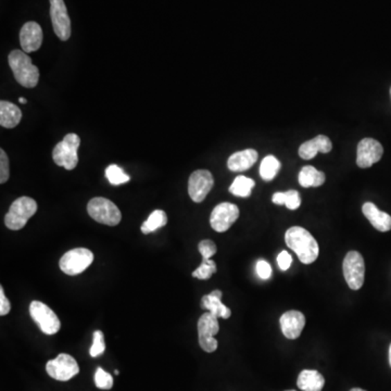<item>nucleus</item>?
Returning <instances> with one entry per match:
<instances>
[{"label": "nucleus", "instance_id": "nucleus-38", "mask_svg": "<svg viewBox=\"0 0 391 391\" xmlns=\"http://www.w3.org/2000/svg\"><path fill=\"white\" fill-rule=\"evenodd\" d=\"M389 364H390L391 366V345L390 347H389Z\"/></svg>", "mask_w": 391, "mask_h": 391}, {"label": "nucleus", "instance_id": "nucleus-34", "mask_svg": "<svg viewBox=\"0 0 391 391\" xmlns=\"http://www.w3.org/2000/svg\"><path fill=\"white\" fill-rule=\"evenodd\" d=\"M257 274L261 279H268L272 276V268L266 261L259 260L257 262Z\"/></svg>", "mask_w": 391, "mask_h": 391}, {"label": "nucleus", "instance_id": "nucleus-31", "mask_svg": "<svg viewBox=\"0 0 391 391\" xmlns=\"http://www.w3.org/2000/svg\"><path fill=\"white\" fill-rule=\"evenodd\" d=\"M105 350V336L101 331H96L93 335V345L89 349V354L93 358L101 356Z\"/></svg>", "mask_w": 391, "mask_h": 391}, {"label": "nucleus", "instance_id": "nucleus-39", "mask_svg": "<svg viewBox=\"0 0 391 391\" xmlns=\"http://www.w3.org/2000/svg\"><path fill=\"white\" fill-rule=\"evenodd\" d=\"M350 391H366V390H364V389H361V388H354L351 389V390Z\"/></svg>", "mask_w": 391, "mask_h": 391}, {"label": "nucleus", "instance_id": "nucleus-21", "mask_svg": "<svg viewBox=\"0 0 391 391\" xmlns=\"http://www.w3.org/2000/svg\"><path fill=\"white\" fill-rule=\"evenodd\" d=\"M325 379L320 372L314 370H304L299 374L297 386L302 391H322Z\"/></svg>", "mask_w": 391, "mask_h": 391}, {"label": "nucleus", "instance_id": "nucleus-1", "mask_svg": "<svg viewBox=\"0 0 391 391\" xmlns=\"http://www.w3.org/2000/svg\"><path fill=\"white\" fill-rule=\"evenodd\" d=\"M285 241L304 264L313 263L319 258V243L306 228L301 226L289 228L285 234Z\"/></svg>", "mask_w": 391, "mask_h": 391}, {"label": "nucleus", "instance_id": "nucleus-11", "mask_svg": "<svg viewBox=\"0 0 391 391\" xmlns=\"http://www.w3.org/2000/svg\"><path fill=\"white\" fill-rule=\"evenodd\" d=\"M239 218L238 207L231 202L220 203L212 211L210 216L211 227L218 233L228 231Z\"/></svg>", "mask_w": 391, "mask_h": 391}, {"label": "nucleus", "instance_id": "nucleus-40", "mask_svg": "<svg viewBox=\"0 0 391 391\" xmlns=\"http://www.w3.org/2000/svg\"><path fill=\"white\" fill-rule=\"evenodd\" d=\"M114 374H116V375H119V374H120V372H119L118 370H116V371H114Z\"/></svg>", "mask_w": 391, "mask_h": 391}, {"label": "nucleus", "instance_id": "nucleus-20", "mask_svg": "<svg viewBox=\"0 0 391 391\" xmlns=\"http://www.w3.org/2000/svg\"><path fill=\"white\" fill-rule=\"evenodd\" d=\"M258 153L254 149H245L232 155L227 161V166L232 172H245L254 166L258 160Z\"/></svg>", "mask_w": 391, "mask_h": 391}, {"label": "nucleus", "instance_id": "nucleus-5", "mask_svg": "<svg viewBox=\"0 0 391 391\" xmlns=\"http://www.w3.org/2000/svg\"><path fill=\"white\" fill-rule=\"evenodd\" d=\"M87 212L93 220L103 225L116 226L122 220L120 209L112 201L101 197L88 202Z\"/></svg>", "mask_w": 391, "mask_h": 391}, {"label": "nucleus", "instance_id": "nucleus-27", "mask_svg": "<svg viewBox=\"0 0 391 391\" xmlns=\"http://www.w3.org/2000/svg\"><path fill=\"white\" fill-rule=\"evenodd\" d=\"M272 201L277 206H286L289 210H297L301 206V197L297 191L275 193Z\"/></svg>", "mask_w": 391, "mask_h": 391}, {"label": "nucleus", "instance_id": "nucleus-22", "mask_svg": "<svg viewBox=\"0 0 391 391\" xmlns=\"http://www.w3.org/2000/svg\"><path fill=\"white\" fill-rule=\"evenodd\" d=\"M22 112L18 105L9 101L0 103V125L5 128H13L20 123Z\"/></svg>", "mask_w": 391, "mask_h": 391}, {"label": "nucleus", "instance_id": "nucleus-28", "mask_svg": "<svg viewBox=\"0 0 391 391\" xmlns=\"http://www.w3.org/2000/svg\"><path fill=\"white\" fill-rule=\"evenodd\" d=\"M105 177L108 178L111 185L114 186L128 183L130 180V176L124 172L123 168H120L116 164H111L105 168Z\"/></svg>", "mask_w": 391, "mask_h": 391}, {"label": "nucleus", "instance_id": "nucleus-4", "mask_svg": "<svg viewBox=\"0 0 391 391\" xmlns=\"http://www.w3.org/2000/svg\"><path fill=\"white\" fill-rule=\"evenodd\" d=\"M80 139L76 134H68L62 141L57 144L53 151V159L55 164L65 170H74L78 166V150Z\"/></svg>", "mask_w": 391, "mask_h": 391}, {"label": "nucleus", "instance_id": "nucleus-15", "mask_svg": "<svg viewBox=\"0 0 391 391\" xmlns=\"http://www.w3.org/2000/svg\"><path fill=\"white\" fill-rule=\"evenodd\" d=\"M43 43V30L36 22H26L20 31V44L24 53L38 51Z\"/></svg>", "mask_w": 391, "mask_h": 391}, {"label": "nucleus", "instance_id": "nucleus-2", "mask_svg": "<svg viewBox=\"0 0 391 391\" xmlns=\"http://www.w3.org/2000/svg\"><path fill=\"white\" fill-rule=\"evenodd\" d=\"M9 65L15 80L23 87L34 88L40 80V70L33 64L28 53L22 51H12L8 57Z\"/></svg>", "mask_w": 391, "mask_h": 391}, {"label": "nucleus", "instance_id": "nucleus-25", "mask_svg": "<svg viewBox=\"0 0 391 391\" xmlns=\"http://www.w3.org/2000/svg\"><path fill=\"white\" fill-rule=\"evenodd\" d=\"M168 223V216L163 210L153 211V214L147 218V221L144 222L141 229L145 235L156 232L159 228L166 226Z\"/></svg>", "mask_w": 391, "mask_h": 391}, {"label": "nucleus", "instance_id": "nucleus-33", "mask_svg": "<svg viewBox=\"0 0 391 391\" xmlns=\"http://www.w3.org/2000/svg\"><path fill=\"white\" fill-rule=\"evenodd\" d=\"M198 250L202 259H211L216 254V245L212 241L205 239L199 243Z\"/></svg>", "mask_w": 391, "mask_h": 391}, {"label": "nucleus", "instance_id": "nucleus-36", "mask_svg": "<svg viewBox=\"0 0 391 391\" xmlns=\"http://www.w3.org/2000/svg\"><path fill=\"white\" fill-rule=\"evenodd\" d=\"M10 301L8 300L5 295V291H3V288L1 287V288H0V315H7V314L10 312Z\"/></svg>", "mask_w": 391, "mask_h": 391}, {"label": "nucleus", "instance_id": "nucleus-17", "mask_svg": "<svg viewBox=\"0 0 391 391\" xmlns=\"http://www.w3.org/2000/svg\"><path fill=\"white\" fill-rule=\"evenodd\" d=\"M222 296H223V293L218 289L209 293V295H206V296H203L201 299V308L214 314L218 319L222 318V319L227 320L231 318L232 311L231 309L227 308L222 302Z\"/></svg>", "mask_w": 391, "mask_h": 391}, {"label": "nucleus", "instance_id": "nucleus-12", "mask_svg": "<svg viewBox=\"0 0 391 391\" xmlns=\"http://www.w3.org/2000/svg\"><path fill=\"white\" fill-rule=\"evenodd\" d=\"M51 1V18L53 31L59 40H68L71 36V20L68 9L63 0H49Z\"/></svg>", "mask_w": 391, "mask_h": 391}, {"label": "nucleus", "instance_id": "nucleus-10", "mask_svg": "<svg viewBox=\"0 0 391 391\" xmlns=\"http://www.w3.org/2000/svg\"><path fill=\"white\" fill-rule=\"evenodd\" d=\"M46 371L51 379L59 381H68L78 375L80 366L76 358L70 354H61L57 358L48 361Z\"/></svg>", "mask_w": 391, "mask_h": 391}, {"label": "nucleus", "instance_id": "nucleus-29", "mask_svg": "<svg viewBox=\"0 0 391 391\" xmlns=\"http://www.w3.org/2000/svg\"><path fill=\"white\" fill-rule=\"evenodd\" d=\"M216 273V262L211 260V259H202V262H201L200 266L196 268L191 275H193V277H195V279L206 281V279H211V276Z\"/></svg>", "mask_w": 391, "mask_h": 391}, {"label": "nucleus", "instance_id": "nucleus-30", "mask_svg": "<svg viewBox=\"0 0 391 391\" xmlns=\"http://www.w3.org/2000/svg\"><path fill=\"white\" fill-rule=\"evenodd\" d=\"M96 387L103 390H110L113 387V377L105 370L98 367L95 373Z\"/></svg>", "mask_w": 391, "mask_h": 391}, {"label": "nucleus", "instance_id": "nucleus-16", "mask_svg": "<svg viewBox=\"0 0 391 391\" xmlns=\"http://www.w3.org/2000/svg\"><path fill=\"white\" fill-rule=\"evenodd\" d=\"M281 333L286 338L297 339L300 337L301 333L306 326V318L304 313L299 311H287L281 316L279 320Z\"/></svg>", "mask_w": 391, "mask_h": 391}, {"label": "nucleus", "instance_id": "nucleus-19", "mask_svg": "<svg viewBox=\"0 0 391 391\" xmlns=\"http://www.w3.org/2000/svg\"><path fill=\"white\" fill-rule=\"evenodd\" d=\"M362 212L377 231L381 233L391 231V216L384 211L379 210L373 202L364 203Z\"/></svg>", "mask_w": 391, "mask_h": 391}, {"label": "nucleus", "instance_id": "nucleus-23", "mask_svg": "<svg viewBox=\"0 0 391 391\" xmlns=\"http://www.w3.org/2000/svg\"><path fill=\"white\" fill-rule=\"evenodd\" d=\"M326 181V176L321 171L316 170L314 166H306L301 168L299 173V184L304 189L320 187Z\"/></svg>", "mask_w": 391, "mask_h": 391}, {"label": "nucleus", "instance_id": "nucleus-32", "mask_svg": "<svg viewBox=\"0 0 391 391\" xmlns=\"http://www.w3.org/2000/svg\"><path fill=\"white\" fill-rule=\"evenodd\" d=\"M10 176L9 159L3 149H0V183L5 184Z\"/></svg>", "mask_w": 391, "mask_h": 391}, {"label": "nucleus", "instance_id": "nucleus-35", "mask_svg": "<svg viewBox=\"0 0 391 391\" xmlns=\"http://www.w3.org/2000/svg\"><path fill=\"white\" fill-rule=\"evenodd\" d=\"M291 263H293V257L286 250L281 251L277 256V264L281 271H287L290 268Z\"/></svg>", "mask_w": 391, "mask_h": 391}, {"label": "nucleus", "instance_id": "nucleus-9", "mask_svg": "<svg viewBox=\"0 0 391 391\" xmlns=\"http://www.w3.org/2000/svg\"><path fill=\"white\" fill-rule=\"evenodd\" d=\"M218 331L220 325L216 316L209 311L200 316L198 321V339L203 351L212 354L218 349V342L214 336Z\"/></svg>", "mask_w": 391, "mask_h": 391}, {"label": "nucleus", "instance_id": "nucleus-26", "mask_svg": "<svg viewBox=\"0 0 391 391\" xmlns=\"http://www.w3.org/2000/svg\"><path fill=\"white\" fill-rule=\"evenodd\" d=\"M281 162L274 156H266L260 166V176L263 181L271 182L279 174Z\"/></svg>", "mask_w": 391, "mask_h": 391}, {"label": "nucleus", "instance_id": "nucleus-6", "mask_svg": "<svg viewBox=\"0 0 391 391\" xmlns=\"http://www.w3.org/2000/svg\"><path fill=\"white\" fill-rule=\"evenodd\" d=\"M93 261L94 254L89 249L76 248L63 254L59 266L63 273L74 276L83 273L93 263Z\"/></svg>", "mask_w": 391, "mask_h": 391}, {"label": "nucleus", "instance_id": "nucleus-41", "mask_svg": "<svg viewBox=\"0 0 391 391\" xmlns=\"http://www.w3.org/2000/svg\"><path fill=\"white\" fill-rule=\"evenodd\" d=\"M286 391H296V390H286Z\"/></svg>", "mask_w": 391, "mask_h": 391}, {"label": "nucleus", "instance_id": "nucleus-3", "mask_svg": "<svg viewBox=\"0 0 391 391\" xmlns=\"http://www.w3.org/2000/svg\"><path fill=\"white\" fill-rule=\"evenodd\" d=\"M37 211V202L30 197H20L13 201L5 216V224L11 231L22 229Z\"/></svg>", "mask_w": 391, "mask_h": 391}, {"label": "nucleus", "instance_id": "nucleus-37", "mask_svg": "<svg viewBox=\"0 0 391 391\" xmlns=\"http://www.w3.org/2000/svg\"><path fill=\"white\" fill-rule=\"evenodd\" d=\"M19 101H20L21 103H24V105H26V103H28V101H26V98H23V97L19 98Z\"/></svg>", "mask_w": 391, "mask_h": 391}, {"label": "nucleus", "instance_id": "nucleus-13", "mask_svg": "<svg viewBox=\"0 0 391 391\" xmlns=\"http://www.w3.org/2000/svg\"><path fill=\"white\" fill-rule=\"evenodd\" d=\"M214 180L211 172L207 170L195 171L189 177V193L193 202H202L211 189H214Z\"/></svg>", "mask_w": 391, "mask_h": 391}, {"label": "nucleus", "instance_id": "nucleus-14", "mask_svg": "<svg viewBox=\"0 0 391 391\" xmlns=\"http://www.w3.org/2000/svg\"><path fill=\"white\" fill-rule=\"evenodd\" d=\"M383 153L384 148L379 141L373 138H364L358 145L356 164L361 168H371L381 160Z\"/></svg>", "mask_w": 391, "mask_h": 391}, {"label": "nucleus", "instance_id": "nucleus-8", "mask_svg": "<svg viewBox=\"0 0 391 391\" xmlns=\"http://www.w3.org/2000/svg\"><path fill=\"white\" fill-rule=\"evenodd\" d=\"M30 314L33 321L46 335H55L60 329V320L47 304L40 301H33L30 304Z\"/></svg>", "mask_w": 391, "mask_h": 391}, {"label": "nucleus", "instance_id": "nucleus-7", "mask_svg": "<svg viewBox=\"0 0 391 391\" xmlns=\"http://www.w3.org/2000/svg\"><path fill=\"white\" fill-rule=\"evenodd\" d=\"M345 279L349 288L358 290L362 288L365 277V263L362 254L358 251H349L342 263Z\"/></svg>", "mask_w": 391, "mask_h": 391}, {"label": "nucleus", "instance_id": "nucleus-24", "mask_svg": "<svg viewBox=\"0 0 391 391\" xmlns=\"http://www.w3.org/2000/svg\"><path fill=\"white\" fill-rule=\"evenodd\" d=\"M256 183L254 180L246 177V176L239 175L234 180L233 184L229 187V191L236 197L241 198H248L251 196V191L254 189Z\"/></svg>", "mask_w": 391, "mask_h": 391}, {"label": "nucleus", "instance_id": "nucleus-18", "mask_svg": "<svg viewBox=\"0 0 391 391\" xmlns=\"http://www.w3.org/2000/svg\"><path fill=\"white\" fill-rule=\"evenodd\" d=\"M331 148L333 144L331 139L327 136L319 135L300 146L299 156L304 160H311L318 153H329Z\"/></svg>", "mask_w": 391, "mask_h": 391}, {"label": "nucleus", "instance_id": "nucleus-42", "mask_svg": "<svg viewBox=\"0 0 391 391\" xmlns=\"http://www.w3.org/2000/svg\"><path fill=\"white\" fill-rule=\"evenodd\" d=\"M390 95H391V88H390Z\"/></svg>", "mask_w": 391, "mask_h": 391}]
</instances>
